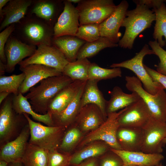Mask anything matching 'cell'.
<instances>
[{
  "instance_id": "6da1fadb",
  "label": "cell",
  "mask_w": 166,
  "mask_h": 166,
  "mask_svg": "<svg viewBox=\"0 0 166 166\" xmlns=\"http://www.w3.org/2000/svg\"><path fill=\"white\" fill-rule=\"evenodd\" d=\"M72 79L62 74L48 77L40 82L38 86L31 88L25 96L33 109L37 113H47L48 105L63 88L73 82Z\"/></svg>"
},
{
  "instance_id": "7a4b0ae2",
  "label": "cell",
  "mask_w": 166,
  "mask_h": 166,
  "mask_svg": "<svg viewBox=\"0 0 166 166\" xmlns=\"http://www.w3.org/2000/svg\"><path fill=\"white\" fill-rule=\"evenodd\" d=\"M136 5L135 8L127 10L121 25V27L125 28V30L118 45L123 49H132L136 37L150 28L156 20L155 13L147 6L140 4Z\"/></svg>"
},
{
  "instance_id": "3957f363",
  "label": "cell",
  "mask_w": 166,
  "mask_h": 166,
  "mask_svg": "<svg viewBox=\"0 0 166 166\" xmlns=\"http://www.w3.org/2000/svg\"><path fill=\"white\" fill-rule=\"evenodd\" d=\"M23 42L36 46L52 45L53 27L34 15L27 14L15 24L12 34Z\"/></svg>"
},
{
  "instance_id": "277c9868",
  "label": "cell",
  "mask_w": 166,
  "mask_h": 166,
  "mask_svg": "<svg viewBox=\"0 0 166 166\" xmlns=\"http://www.w3.org/2000/svg\"><path fill=\"white\" fill-rule=\"evenodd\" d=\"M13 95L10 94L0 105V147L16 138L28 123L23 114H18L13 109Z\"/></svg>"
},
{
  "instance_id": "5b68a950",
  "label": "cell",
  "mask_w": 166,
  "mask_h": 166,
  "mask_svg": "<svg viewBox=\"0 0 166 166\" xmlns=\"http://www.w3.org/2000/svg\"><path fill=\"white\" fill-rule=\"evenodd\" d=\"M125 86L132 92L137 93L148 107L152 117L166 122V93L164 89L152 95L142 87L140 81L136 77L126 76Z\"/></svg>"
},
{
  "instance_id": "8992f818",
  "label": "cell",
  "mask_w": 166,
  "mask_h": 166,
  "mask_svg": "<svg viewBox=\"0 0 166 166\" xmlns=\"http://www.w3.org/2000/svg\"><path fill=\"white\" fill-rule=\"evenodd\" d=\"M28 122L30 131L29 143L48 151L57 150L65 133V128L48 126L35 122L26 113H23Z\"/></svg>"
},
{
  "instance_id": "52a82bcc",
  "label": "cell",
  "mask_w": 166,
  "mask_h": 166,
  "mask_svg": "<svg viewBox=\"0 0 166 166\" xmlns=\"http://www.w3.org/2000/svg\"><path fill=\"white\" fill-rule=\"evenodd\" d=\"M155 54L145 44L140 50L132 58L118 63H113L110 65L112 68L119 67L128 69L132 71L140 81L144 89L152 95L156 94L160 90L164 89L160 84L154 81L144 67L143 62L144 57L148 55Z\"/></svg>"
},
{
  "instance_id": "ba28073f",
  "label": "cell",
  "mask_w": 166,
  "mask_h": 166,
  "mask_svg": "<svg viewBox=\"0 0 166 166\" xmlns=\"http://www.w3.org/2000/svg\"><path fill=\"white\" fill-rule=\"evenodd\" d=\"M116 7L113 0H81L76 7L79 13L80 26L100 24L113 13Z\"/></svg>"
},
{
  "instance_id": "9c48e42d",
  "label": "cell",
  "mask_w": 166,
  "mask_h": 166,
  "mask_svg": "<svg viewBox=\"0 0 166 166\" xmlns=\"http://www.w3.org/2000/svg\"><path fill=\"white\" fill-rule=\"evenodd\" d=\"M125 109L118 112L108 114L106 120L98 128L86 136L81 145H84L95 141L101 140L109 145L111 148L122 150L117 141V135L120 127L118 118Z\"/></svg>"
},
{
  "instance_id": "30bf717a",
  "label": "cell",
  "mask_w": 166,
  "mask_h": 166,
  "mask_svg": "<svg viewBox=\"0 0 166 166\" xmlns=\"http://www.w3.org/2000/svg\"><path fill=\"white\" fill-rule=\"evenodd\" d=\"M69 62L63 54L54 46L41 45L37 46L35 53L24 59L18 65L24 66L31 64H39L54 68L62 73Z\"/></svg>"
},
{
  "instance_id": "8fae6325",
  "label": "cell",
  "mask_w": 166,
  "mask_h": 166,
  "mask_svg": "<svg viewBox=\"0 0 166 166\" xmlns=\"http://www.w3.org/2000/svg\"><path fill=\"white\" fill-rule=\"evenodd\" d=\"M142 129L143 140L141 151L149 153H161L164 144L163 141L166 138V122L152 117Z\"/></svg>"
},
{
  "instance_id": "7c38bea8",
  "label": "cell",
  "mask_w": 166,
  "mask_h": 166,
  "mask_svg": "<svg viewBox=\"0 0 166 166\" xmlns=\"http://www.w3.org/2000/svg\"><path fill=\"white\" fill-rule=\"evenodd\" d=\"M37 46L26 44L12 34L5 46V53L6 59V72H13L15 66L25 58L31 56Z\"/></svg>"
},
{
  "instance_id": "4fadbf2b",
  "label": "cell",
  "mask_w": 166,
  "mask_h": 166,
  "mask_svg": "<svg viewBox=\"0 0 166 166\" xmlns=\"http://www.w3.org/2000/svg\"><path fill=\"white\" fill-rule=\"evenodd\" d=\"M128 6L127 1H122L113 13L99 24L101 37H105L114 43L119 42L121 35L119 29L126 17Z\"/></svg>"
},
{
  "instance_id": "5bb4252c",
  "label": "cell",
  "mask_w": 166,
  "mask_h": 166,
  "mask_svg": "<svg viewBox=\"0 0 166 166\" xmlns=\"http://www.w3.org/2000/svg\"><path fill=\"white\" fill-rule=\"evenodd\" d=\"M63 10L53 27L54 38L65 35L75 36L80 26L78 10L72 3L64 0Z\"/></svg>"
},
{
  "instance_id": "9a60e30c",
  "label": "cell",
  "mask_w": 166,
  "mask_h": 166,
  "mask_svg": "<svg viewBox=\"0 0 166 166\" xmlns=\"http://www.w3.org/2000/svg\"><path fill=\"white\" fill-rule=\"evenodd\" d=\"M64 7V0H33L27 14L34 15L53 27Z\"/></svg>"
},
{
  "instance_id": "2e32d148",
  "label": "cell",
  "mask_w": 166,
  "mask_h": 166,
  "mask_svg": "<svg viewBox=\"0 0 166 166\" xmlns=\"http://www.w3.org/2000/svg\"><path fill=\"white\" fill-rule=\"evenodd\" d=\"M152 117L146 104L140 99L125 108L118 121L120 126L142 128Z\"/></svg>"
},
{
  "instance_id": "e0dca14e",
  "label": "cell",
  "mask_w": 166,
  "mask_h": 166,
  "mask_svg": "<svg viewBox=\"0 0 166 166\" xmlns=\"http://www.w3.org/2000/svg\"><path fill=\"white\" fill-rule=\"evenodd\" d=\"M30 136L28 123L14 139L0 147V160L9 164L22 161Z\"/></svg>"
},
{
  "instance_id": "ac0fdd59",
  "label": "cell",
  "mask_w": 166,
  "mask_h": 166,
  "mask_svg": "<svg viewBox=\"0 0 166 166\" xmlns=\"http://www.w3.org/2000/svg\"><path fill=\"white\" fill-rule=\"evenodd\" d=\"M19 69L25 77L19 89V93L24 94L42 80L48 77L62 75V72L51 67L39 64L20 66Z\"/></svg>"
},
{
  "instance_id": "d6986e66",
  "label": "cell",
  "mask_w": 166,
  "mask_h": 166,
  "mask_svg": "<svg viewBox=\"0 0 166 166\" xmlns=\"http://www.w3.org/2000/svg\"><path fill=\"white\" fill-rule=\"evenodd\" d=\"M32 0H10L0 13V31L19 22L27 15Z\"/></svg>"
},
{
  "instance_id": "ffe728a7",
  "label": "cell",
  "mask_w": 166,
  "mask_h": 166,
  "mask_svg": "<svg viewBox=\"0 0 166 166\" xmlns=\"http://www.w3.org/2000/svg\"><path fill=\"white\" fill-rule=\"evenodd\" d=\"M110 150L121 159L123 165L154 166L160 164L164 158L160 153H149L142 151H128L112 148Z\"/></svg>"
},
{
  "instance_id": "44dd1931",
  "label": "cell",
  "mask_w": 166,
  "mask_h": 166,
  "mask_svg": "<svg viewBox=\"0 0 166 166\" xmlns=\"http://www.w3.org/2000/svg\"><path fill=\"white\" fill-rule=\"evenodd\" d=\"M86 81H74L62 89L49 103L47 113L52 116L62 111Z\"/></svg>"
},
{
  "instance_id": "7402d4cb",
  "label": "cell",
  "mask_w": 166,
  "mask_h": 166,
  "mask_svg": "<svg viewBox=\"0 0 166 166\" xmlns=\"http://www.w3.org/2000/svg\"><path fill=\"white\" fill-rule=\"evenodd\" d=\"M117 137L122 150L141 151L143 140L142 128L120 126Z\"/></svg>"
},
{
  "instance_id": "603a6c76",
  "label": "cell",
  "mask_w": 166,
  "mask_h": 166,
  "mask_svg": "<svg viewBox=\"0 0 166 166\" xmlns=\"http://www.w3.org/2000/svg\"><path fill=\"white\" fill-rule=\"evenodd\" d=\"M75 120L85 131L96 129L105 121L100 109L93 104H88L82 108Z\"/></svg>"
},
{
  "instance_id": "cb8c5ba5",
  "label": "cell",
  "mask_w": 166,
  "mask_h": 166,
  "mask_svg": "<svg viewBox=\"0 0 166 166\" xmlns=\"http://www.w3.org/2000/svg\"><path fill=\"white\" fill-rule=\"evenodd\" d=\"M98 81L94 80L87 81L81 99V108L89 104H95L100 109L106 120L107 117L106 111L107 101L98 88Z\"/></svg>"
},
{
  "instance_id": "d4e9b609",
  "label": "cell",
  "mask_w": 166,
  "mask_h": 166,
  "mask_svg": "<svg viewBox=\"0 0 166 166\" xmlns=\"http://www.w3.org/2000/svg\"><path fill=\"white\" fill-rule=\"evenodd\" d=\"M85 83L81 87L74 98L62 111L51 116L54 126L65 128L74 121L81 109V99Z\"/></svg>"
},
{
  "instance_id": "484cf974",
  "label": "cell",
  "mask_w": 166,
  "mask_h": 166,
  "mask_svg": "<svg viewBox=\"0 0 166 166\" xmlns=\"http://www.w3.org/2000/svg\"><path fill=\"white\" fill-rule=\"evenodd\" d=\"M110 93V98L107 101L106 107L107 115L128 107L141 99L136 93H126L117 86L114 87Z\"/></svg>"
},
{
  "instance_id": "4316f807",
  "label": "cell",
  "mask_w": 166,
  "mask_h": 166,
  "mask_svg": "<svg viewBox=\"0 0 166 166\" xmlns=\"http://www.w3.org/2000/svg\"><path fill=\"white\" fill-rule=\"evenodd\" d=\"M86 42L76 36L65 35L53 38L52 45L61 52L69 62H73L77 60L79 50Z\"/></svg>"
},
{
  "instance_id": "83f0119b",
  "label": "cell",
  "mask_w": 166,
  "mask_h": 166,
  "mask_svg": "<svg viewBox=\"0 0 166 166\" xmlns=\"http://www.w3.org/2000/svg\"><path fill=\"white\" fill-rule=\"evenodd\" d=\"M12 107L15 112L19 114L26 113L30 115L35 121L43 123L48 126H54L51 116L48 113L41 114L36 112L32 108L27 99L22 93L13 95Z\"/></svg>"
},
{
  "instance_id": "f1b7e54d",
  "label": "cell",
  "mask_w": 166,
  "mask_h": 166,
  "mask_svg": "<svg viewBox=\"0 0 166 166\" xmlns=\"http://www.w3.org/2000/svg\"><path fill=\"white\" fill-rule=\"evenodd\" d=\"M48 151L29 142L22 160L24 166H47Z\"/></svg>"
},
{
  "instance_id": "f546056e",
  "label": "cell",
  "mask_w": 166,
  "mask_h": 166,
  "mask_svg": "<svg viewBox=\"0 0 166 166\" xmlns=\"http://www.w3.org/2000/svg\"><path fill=\"white\" fill-rule=\"evenodd\" d=\"M156 15V23L153 37L162 47L166 46V6L164 2L152 10Z\"/></svg>"
},
{
  "instance_id": "4dcf8cb0",
  "label": "cell",
  "mask_w": 166,
  "mask_h": 166,
  "mask_svg": "<svg viewBox=\"0 0 166 166\" xmlns=\"http://www.w3.org/2000/svg\"><path fill=\"white\" fill-rule=\"evenodd\" d=\"M109 148L105 142L92 144L71 155L69 165L79 164L85 160L104 154Z\"/></svg>"
},
{
  "instance_id": "1f68e13d",
  "label": "cell",
  "mask_w": 166,
  "mask_h": 166,
  "mask_svg": "<svg viewBox=\"0 0 166 166\" xmlns=\"http://www.w3.org/2000/svg\"><path fill=\"white\" fill-rule=\"evenodd\" d=\"M90 63L87 58L77 59L75 61L69 62L64 67L62 73L73 81H87Z\"/></svg>"
},
{
  "instance_id": "d6a6232c",
  "label": "cell",
  "mask_w": 166,
  "mask_h": 166,
  "mask_svg": "<svg viewBox=\"0 0 166 166\" xmlns=\"http://www.w3.org/2000/svg\"><path fill=\"white\" fill-rule=\"evenodd\" d=\"M118 46V44L112 42L107 38L100 37L93 42H86L79 50L77 60L92 57L104 49L113 48Z\"/></svg>"
},
{
  "instance_id": "836d02e7",
  "label": "cell",
  "mask_w": 166,
  "mask_h": 166,
  "mask_svg": "<svg viewBox=\"0 0 166 166\" xmlns=\"http://www.w3.org/2000/svg\"><path fill=\"white\" fill-rule=\"evenodd\" d=\"M121 76L122 71L119 67L106 69L99 66L95 63H91L88 69V80L99 81L121 77Z\"/></svg>"
},
{
  "instance_id": "e575fe53",
  "label": "cell",
  "mask_w": 166,
  "mask_h": 166,
  "mask_svg": "<svg viewBox=\"0 0 166 166\" xmlns=\"http://www.w3.org/2000/svg\"><path fill=\"white\" fill-rule=\"evenodd\" d=\"M25 77L24 73L13 74L10 76H0V92H6L17 95L19 89Z\"/></svg>"
},
{
  "instance_id": "d590c367",
  "label": "cell",
  "mask_w": 166,
  "mask_h": 166,
  "mask_svg": "<svg viewBox=\"0 0 166 166\" xmlns=\"http://www.w3.org/2000/svg\"><path fill=\"white\" fill-rule=\"evenodd\" d=\"M81 133L79 129L72 128L65 132L57 149L60 152L69 153L80 139Z\"/></svg>"
},
{
  "instance_id": "8d00e7d4",
  "label": "cell",
  "mask_w": 166,
  "mask_h": 166,
  "mask_svg": "<svg viewBox=\"0 0 166 166\" xmlns=\"http://www.w3.org/2000/svg\"><path fill=\"white\" fill-rule=\"evenodd\" d=\"M75 36L86 42H91L100 37L99 24H90L80 26Z\"/></svg>"
},
{
  "instance_id": "74e56055",
  "label": "cell",
  "mask_w": 166,
  "mask_h": 166,
  "mask_svg": "<svg viewBox=\"0 0 166 166\" xmlns=\"http://www.w3.org/2000/svg\"><path fill=\"white\" fill-rule=\"evenodd\" d=\"M71 155L57 150L48 151L47 166H68Z\"/></svg>"
},
{
  "instance_id": "f35d334b",
  "label": "cell",
  "mask_w": 166,
  "mask_h": 166,
  "mask_svg": "<svg viewBox=\"0 0 166 166\" xmlns=\"http://www.w3.org/2000/svg\"><path fill=\"white\" fill-rule=\"evenodd\" d=\"M148 44L160 60L158 64L156 66V71L166 76V51L161 47L156 41H150Z\"/></svg>"
},
{
  "instance_id": "ab89813d",
  "label": "cell",
  "mask_w": 166,
  "mask_h": 166,
  "mask_svg": "<svg viewBox=\"0 0 166 166\" xmlns=\"http://www.w3.org/2000/svg\"><path fill=\"white\" fill-rule=\"evenodd\" d=\"M15 24L9 26L0 33V61L6 64V59L5 53V47L10 35L14 31Z\"/></svg>"
},
{
  "instance_id": "60d3db41",
  "label": "cell",
  "mask_w": 166,
  "mask_h": 166,
  "mask_svg": "<svg viewBox=\"0 0 166 166\" xmlns=\"http://www.w3.org/2000/svg\"><path fill=\"white\" fill-rule=\"evenodd\" d=\"M111 151V153L107 154L102 159L100 166H122L124 164L121 159Z\"/></svg>"
},
{
  "instance_id": "b9f144b4",
  "label": "cell",
  "mask_w": 166,
  "mask_h": 166,
  "mask_svg": "<svg viewBox=\"0 0 166 166\" xmlns=\"http://www.w3.org/2000/svg\"><path fill=\"white\" fill-rule=\"evenodd\" d=\"M144 65L148 73L155 82L161 84L166 89V76L162 75L156 70L148 67L144 64Z\"/></svg>"
},
{
  "instance_id": "7bdbcfd3",
  "label": "cell",
  "mask_w": 166,
  "mask_h": 166,
  "mask_svg": "<svg viewBox=\"0 0 166 166\" xmlns=\"http://www.w3.org/2000/svg\"><path fill=\"white\" fill-rule=\"evenodd\" d=\"M133 2L136 4L144 5L149 8H153L156 6L163 2H166L165 0H134Z\"/></svg>"
},
{
  "instance_id": "ee69618b",
  "label": "cell",
  "mask_w": 166,
  "mask_h": 166,
  "mask_svg": "<svg viewBox=\"0 0 166 166\" xmlns=\"http://www.w3.org/2000/svg\"><path fill=\"white\" fill-rule=\"evenodd\" d=\"M80 164V166H97V160L94 157L85 160Z\"/></svg>"
},
{
  "instance_id": "f6af8a7d",
  "label": "cell",
  "mask_w": 166,
  "mask_h": 166,
  "mask_svg": "<svg viewBox=\"0 0 166 166\" xmlns=\"http://www.w3.org/2000/svg\"><path fill=\"white\" fill-rule=\"evenodd\" d=\"M10 94L6 92H0V104L2 103L4 100Z\"/></svg>"
},
{
  "instance_id": "bcb514c9",
  "label": "cell",
  "mask_w": 166,
  "mask_h": 166,
  "mask_svg": "<svg viewBox=\"0 0 166 166\" xmlns=\"http://www.w3.org/2000/svg\"><path fill=\"white\" fill-rule=\"evenodd\" d=\"M6 72V64L0 61V75H3Z\"/></svg>"
},
{
  "instance_id": "7dc6e473",
  "label": "cell",
  "mask_w": 166,
  "mask_h": 166,
  "mask_svg": "<svg viewBox=\"0 0 166 166\" xmlns=\"http://www.w3.org/2000/svg\"><path fill=\"white\" fill-rule=\"evenodd\" d=\"M10 0H0V13L4 6L6 5Z\"/></svg>"
},
{
  "instance_id": "c3c4849f",
  "label": "cell",
  "mask_w": 166,
  "mask_h": 166,
  "mask_svg": "<svg viewBox=\"0 0 166 166\" xmlns=\"http://www.w3.org/2000/svg\"><path fill=\"white\" fill-rule=\"evenodd\" d=\"M8 166H24L22 161L9 163Z\"/></svg>"
},
{
  "instance_id": "681fc988",
  "label": "cell",
  "mask_w": 166,
  "mask_h": 166,
  "mask_svg": "<svg viewBox=\"0 0 166 166\" xmlns=\"http://www.w3.org/2000/svg\"><path fill=\"white\" fill-rule=\"evenodd\" d=\"M9 163L6 161L0 160V166H8Z\"/></svg>"
},
{
  "instance_id": "f907efd6",
  "label": "cell",
  "mask_w": 166,
  "mask_h": 166,
  "mask_svg": "<svg viewBox=\"0 0 166 166\" xmlns=\"http://www.w3.org/2000/svg\"><path fill=\"white\" fill-rule=\"evenodd\" d=\"M67 1L72 3L78 4L81 1V0H67Z\"/></svg>"
},
{
  "instance_id": "816d5d0a",
  "label": "cell",
  "mask_w": 166,
  "mask_h": 166,
  "mask_svg": "<svg viewBox=\"0 0 166 166\" xmlns=\"http://www.w3.org/2000/svg\"><path fill=\"white\" fill-rule=\"evenodd\" d=\"M122 166H137V165H123Z\"/></svg>"
},
{
  "instance_id": "f5cc1de1",
  "label": "cell",
  "mask_w": 166,
  "mask_h": 166,
  "mask_svg": "<svg viewBox=\"0 0 166 166\" xmlns=\"http://www.w3.org/2000/svg\"><path fill=\"white\" fill-rule=\"evenodd\" d=\"M163 142L164 144H166V138L164 139Z\"/></svg>"
},
{
  "instance_id": "db71d44e",
  "label": "cell",
  "mask_w": 166,
  "mask_h": 166,
  "mask_svg": "<svg viewBox=\"0 0 166 166\" xmlns=\"http://www.w3.org/2000/svg\"><path fill=\"white\" fill-rule=\"evenodd\" d=\"M68 166H80V164H78V165H69Z\"/></svg>"
},
{
  "instance_id": "11a10c76",
  "label": "cell",
  "mask_w": 166,
  "mask_h": 166,
  "mask_svg": "<svg viewBox=\"0 0 166 166\" xmlns=\"http://www.w3.org/2000/svg\"><path fill=\"white\" fill-rule=\"evenodd\" d=\"M164 166L161 164V163H160V164H159L158 165H156V166Z\"/></svg>"
}]
</instances>
